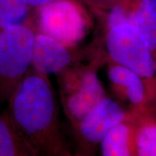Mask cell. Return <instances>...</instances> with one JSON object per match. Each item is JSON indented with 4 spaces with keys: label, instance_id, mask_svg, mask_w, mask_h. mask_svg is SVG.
<instances>
[{
    "label": "cell",
    "instance_id": "obj_1",
    "mask_svg": "<svg viewBox=\"0 0 156 156\" xmlns=\"http://www.w3.org/2000/svg\"><path fill=\"white\" fill-rule=\"evenodd\" d=\"M8 100L7 113L20 136L36 154L48 149L57 119L53 92L44 75L27 73Z\"/></svg>",
    "mask_w": 156,
    "mask_h": 156
},
{
    "label": "cell",
    "instance_id": "obj_2",
    "mask_svg": "<svg viewBox=\"0 0 156 156\" xmlns=\"http://www.w3.org/2000/svg\"><path fill=\"white\" fill-rule=\"evenodd\" d=\"M34 36L25 23L0 29V103L8 100L28 73Z\"/></svg>",
    "mask_w": 156,
    "mask_h": 156
},
{
    "label": "cell",
    "instance_id": "obj_3",
    "mask_svg": "<svg viewBox=\"0 0 156 156\" xmlns=\"http://www.w3.org/2000/svg\"><path fill=\"white\" fill-rule=\"evenodd\" d=\"M106 47L112 59L127 67L142 78H153L155 62L153 51L135 26L129 23L108 29Z\"/></svg>",
    "mask_w": 156,
    "mask_h": 156
},
{
    "label": "cell",
    "instance_id": "obj_4",
    "mask_svg": "<svg viewBox=\"0 0 156 156\" xmlns=\"http://www.w3.org/2000/svg\"><path fill=\"white\" fill-rule=\"evenodd\" d=\"M39 34L54 39L67 48L84 38L87 21L80 7L73 0H54L38 7Z\"/></svg>",
    "mask_w": 156,
    "mask_h": 156
},
{
    "label": "cell",
    "instance_id": "obj_5",
    "mask_svg": "<svg viewBox=\"0 0 156 156\" xmlns=\"http://www.w3.org/2000/svg\"><path fill=\"white\" fill-rule=\"evenodd\" d=\"M126 114L112 99L105 97L79 122V132L90 144H98L109 130L122 123Z\"/></svg>",
    "mask_w": 156,
    "mask_h": 156
},
{
    "label": "cell",
    "instance_id": "obj_6",
    "mask_svg": "<svg viewBox=\"0 0 156 156\" xmlns=\"http://www.w3.org/2000/svg\"><path fill=\"white\" fill-rule=\"evenodd\" d=\"M71 60L68 48L44 34L35 35L31 66L37 73L45 76L60 73L69 66Z\"/></svg>",
    "mask_w": 156,
    "mask_h": 156
},
{
    "label": "cell",
    "instance_id": "obj_7",
    "mask_svg": "<svg viewBox=\"0 0 156 156\" xmlns=\"http://www.w3.org/2000/svg\"><path fill=\"white\" fill-rule=\"evenodd\" d=\"M105 97L104 89L95 73L85 71L66 99L65 108L68 114L79 122Z\"/></svg>",
    "mask_w": 156,
    "mask_h": 156
},
{
    "label": "cell",
    "instance_id": "obj_8",
    "mask_svg": "<svg viewBox=\"0 0 156 156\" xmlns=\"http://www.w3.org/2000/svg\"><path fill=\"white\" fill-rule=\"evenodd\" d=\"M34 155L36 153L15 128L8 113L0 114V156Z\"/></svg>",
    "mask_w": 156,
    "mask_h": 156
},
{
    "label": "cell",
    "instance_id": "obj_9",
    "mask_svg": "<svg viewBox=\"0 0 156 156\" xmlns=\"http://www.w3.org/2000/svg\"><path fill=\"white\" fill-rule=\"evenodd\" d=\"M112 83L124 89L128 99L137 105L142 102L145 87L142 77L127 67L116 64L110 67L108 73Z\"/></svg>",
    "mask_w": 156,
    "mask_h": 156
},
{
    "label": "cell",
    "instance_id": "obj_10",
    "mask_svg": "<svg viewBox=\"0 0 156 156\" xmlns=\"http://www.w3.org/2000/svg\"><path fill=\"white\" fill-rule=\"evenodd\" d=\"M132 25L139 30L151 49L156 48V0H140L132 15Z\"/></svg>",
    "mask_w": 156,
    "mask_h": 156
},
{
    "label": "cell",
    "instance_id": "obj_11",
    "mask_svg": "<svg viewBox=\"0 0 156 156\" xmlns=\"http://www.w3.org/2000/svg\"><path fill=\"white\" fill-rule=\"evenodd\" d=\"M130 129L124 122L116 124L105 135L101 143V154L103 156H129Z\"/></svg>",
    "mask_w": 156,
    "mask_h": 156
},
{
    "label": "cell",
    "instance_id": "obj_12",
    "mask_svg": "<svg viewBox=\"0 0 156 156\" xmlns=\"http://www.w3.org/2000/svg\"><path fill=\"white\" fill-rule=\"evenodd\" d=\"M29 8L21 0H0V29L25 23Z\"/></svg>",
    "mask_w": 156,
    "mask_h": 156
},
{
    "label": "cell",
    "instance_id": "obj_13",
    "mask_svg": "<svg viewBox=\"0 0 156 156\" xmlns=\"http://www.w3.org/2000/svg\"><path fill=\"white\" fill-rule=\"evenodd\" d=\"M135 148L140 156L156 155V126L153 123L143 124L135 136Z\"/></svg>",
    "mask_w": 156,
    "mask_h": 156
},
{
    "label": "cell",
    "instance_id": "obj_14",
    "mask_svg": "<svg viewBox=\"0 0 156 156\" xmlns=\"http://www.w3.org/2000/svg\"><path fill=\"white\" fill-rule=\"evenodd\" d=\"M132 15L133 11L128 10L121 5H116L111 9L107 17L108 28L122 24L129 23L132 25Z\"/></svg>",
    "mask_w": 156,
    "mask_h": 156
},
{
    "label": "cell",
    "instance_id": "obj_15",
    "mask_svg": "<svg viewBox=\"0 0 156 156\" xmlns=\"http://www.w3.org/2000/svg\"><path fill=\"white\" fill-rule=\"evenodd\" d=\"M29 7H40L51 2L54 0H21Z\"/></svg>",
    "mask_w": 156,
    "mask_h": 156
}]
</instances>
